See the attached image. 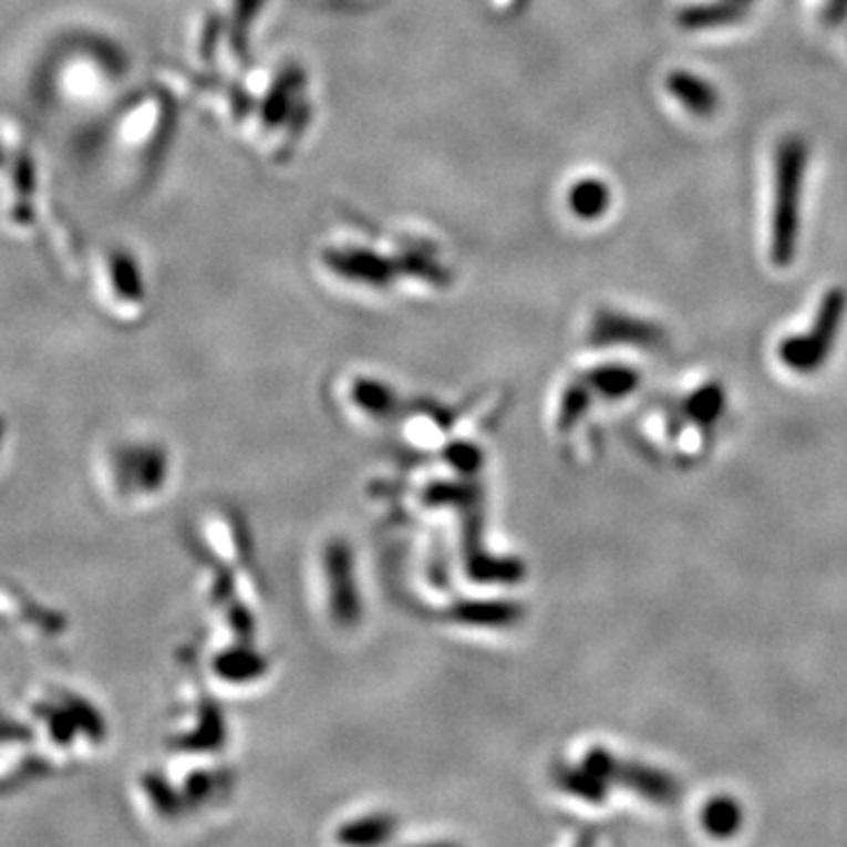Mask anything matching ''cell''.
Wrapping results in <instances>:
<instances>
[{
	"mask_svg": "<svg viewBox=\"0 0 847 847\" xmlns=\"http://www.w3.org/2000/svg\"><path fill=\"white\" fill-rule=\"evenodd\" d=\"M572 213L581 219H596L608 213L610 186L600 179H581L572 186L570 194Z\"/></svg>",
	"mask_w": 847,
	"mask_h": 847,
	"instance_id": "30bf717a",
	"label": "cell"
},
{
	"mask_svg": "<svg viewBox=\"0 0 847 847\" xmlns=\"http://www.w3.org/2000/svg\"><path fill=\"white\" fill-rule=\"evenodd\" d=\"M587 382L600 395H606V399L610 401H617V399H627L629 393L638 389L640 376L629 365H600L589 372Z\"/></svg>",
	"mask_w": 847,
	"mask_h": 847,
	"instance_id": "9c48e42d",
	"label": "cell"
},
{
	"mask_svg": "<svg viewBox=\"0 0 847 847\" xmlns=\"http://www.w3.org/2000/svg\"><path fill=\"white\" fill-rule=\"evenodd\" d=\"M748 6L740 0H711V3L688 6L678 12V27L685 31H711L744 22Z\"/></svg>",
	"mask_w": 847,
	"mask_h": 847,
	"instance_id": "8992f818",
	"label": "cell"
},
{
	"mask_svg": "<svg viewBox=\"0 0 847 847\" xmlns=\"http://www.w3.org/2000/svg\"><path fill=\"white\" fill-rule=\"evenodd\" d=\"M847 311V295L843 288L826 290L815 316L813 330L803 334H788L777 349L779 361L798 374L817 372L834 351Z\"/></svg>",
	"mask_w": 847,
	"mask_h": 847,
	"instance_id": "7a4b0ae2",
	"label": "cell"
},
{
	"mask_svg": "<svg viewBox=\"0 0 847 847\" xmlns=\"http://www.w3.org/2000/svg\"><path fill=\"white\" fill-rule=\"evenodd\" d=\"M667 90L675 102H681L683 109L694 118H711L721 109V92L713 83L702 75H696L685 69H675L669 73Z\"/></svg>",
	"mask_w": 847,
	"mask_h": 847,
	"instance_id": "5b68a950",
	"label": "cell"
},
{
	"mask_svg": "<svg viewBox=\"0 0 847 847\" xmlns=\"http://www.w3.org/2000/svg\"><path fill=\"white\" fill-rule=\"evenodd\" d=\"M725 405H727V399H725L723 384L706 382L688 395V401L683 403V412L692 424L709 431L721 422Z\"/></svg>",
	"mask_w": 847,
	"mask_h": 847,
	"instance_id": "52a82bcc",
	"label": "cell"
},
{
	"mask_svg": "<svg viewBox=\"0 0 847 847\" xmlns=\"http://www.w3.org/2000/svg\"><path fill=\"white\" fill-rule=\"evenodd\" d=\"M667 339L664 330L643 318H633L627 313L602 311L593 328V342L600 347L631 344L643 349H657Z\"/></svg>",
	"mask_w": 847,
	"mask_h": 847,
	"instance_id": "3957f363",
	"label": "cell"
},
{
	"mask_svg": "<svg viewBox=\"0 0 847 847\" xmlns=\"http://www.w3.org/2000/svg\"><path fill=\"white\" fill-rule=\"evenodd\" d=\"M847 19V0H828L824 8V22L828 27H840Z\"/></svg>",
	"mask_w": 847,
	"mask_h": 847,
	"instance_id": "7c38bea8",
	"label": "cell"
},
{
	"mask_svg": "<svg viewBox=\"0 0 847 847\" xmlns=\"http://www.w3.org/2000/svg\"><path fill=\"white\" fill-rule=\"evenodd\" d=\"M111 276H113V282H116V288L123 297H140L142 295V286H140V273H137V267H135V259H130L127 255H116L111 259Z\"/></svg>",
	"mask_w": 847,
	"mask_h": 847,
	"instance_id": "8fae6325",
	"label": "cell"
},
{
	"mask_svg": "<svg viewBox=\"0 0 847 847\" xmlns=\"http://www.w3.org/2000/svg\"><path fill=\"white\" fill-rule=\"evenodd\" d=\"M809 146L803 135H786L775 148V203L769 215V257L779 269L794 264L800 240L803 184Z\"/></svg>",
	"mask_w": 847,
	"mask_h": 847,
	"instance_id": "6da1fadb",
	"label": "cell"
},
{
	"mask_svg": "<svg viewBox=\"0 0 847 847\" xmlns=\"http://www.w3.org/2000/svg\"><path fill=\"white\" fill-rule=\"evenodd\" d=\"M610 782H621L636 791L638 796H643L650 803H673L678 798V784L671 775H667L664 769L648 767V765H638V763H619L614 761L612 772H610Z\"/></svg>",
	"mask_w": 847,
	"mask_h": 847,
	"instance_id": "277c9868",
	"label": "cell"
},
{
	"mask_svg": "<svg viewBox=\"0 0 847 847\" xmlns=\"http://www.w3.org/2000/svg\"><path fill=\"white\" fill-rule=\"evenodd\" d=\"M744 824V807L732 796H713L702 807V826L713 838H732Z\"/></svg>",
	"mask_w": 847,
	"mask_h": 847,
	"instance_id": "ba28073f",
	"label": "cell"
},
{
	"mask_svg": "<svg viewBox=\"0 0 847 847\" xmlns=\"http://www.w3.org/2000/svg\"><path fill=\"white\" fill-rule=\"evenodd\" d=\"M740 3H746V6H751V3H753V0H740Z\"/></svg>",
	"mask_w": 847,
	"mask_h": 847,
	"instance_id": "4fadbf2b",
	"label": "cell"
}]
</instances>
